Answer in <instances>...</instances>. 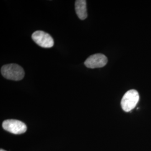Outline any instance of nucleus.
I'll return each mask as SVG.
<instances>
[{
	"label": "nucleus",
	"mask_w": 151,
	"mask_h": 151,
	"mask_svg": "<svg viewBox=\"0 0 151 151\" xmlns=\"http://www.w3.org/2000/svg\"><path fill=\"white\" fill-rule=\"evenodd\" d=\"M1 72L6 78L14 81L21 80L25 76L23 68L16 64L4 65L1 68Z\"/></svg>",
	"instance_id": "f257e3e1"
},
{
	"label": "nucleus",
	"mask_w": 151,
	"mask_h": 151,
	"mask_svg": "<svg viewBox=\"0 0 151 151\" xmlns=\"http://www.w3.org/2000/svg\"><path fill=\"white\" fill-rule=\"evenodd\" d=\"M139 95L135 90H130L127 92L121 101V106L125 112H129L135 108L139 101Z\"/></svg>",
	"instance_id": "f03ea898"
},
{
	"label": "nucleus",
	"mask_w": 151,
	"mask_h": 151,
	"mask_svg": "<svg viewBox=\"0 0 151 151\" xmlns=\"http://www.w3.org/2000/svg\"><path fill=\"white\" fill-rule=\"evenodd\" d=\"M2 127L6 131L15 134H23L27 130L26 124L15 119L6 120L2 123Z\"/></svg>",
	"instance_id": "7ed1b4c3"
},
{
	"label": "nucleus",
	"mask_w": 151,
	"mask_h": 151,
	"mask_svg": "<svg viewBox=\"0 0 151 151\" xmlns=\"http://www.w3.org/2000/svg\"><path fill=\"white\" fill-rule=\"evenodd\" d=\"M32 40L38 45L45 48H52L54 45V40L52 37L47 32L38 30L32 34Z\"/></svg>",
	"instance_id": "20e7f679"
},
{
	"label": "nucleus",
	"mask_w": 151,
	"mask_h": 151,
	"mask_svg": "<svg viewBox=\"0 0 151 151\" xmlns=\"http://www.w3.org/2000/svg\"><path fill=\"white\" fill-rule=\"evenodd\" d=\"M108 63L107 57L103 54L97 53L90 55L87 59L84 64L89 68H97L104 67Z\"/></svg>",
	"instance_id": "39448f33"
},
{
	"label": "nucleus",
	"mask_w": 151,
	"mask_h": 151,
	"mask_svg": "<svg viewBox=\"0 0 151 151\" xmlns=\"http://www.w3.org/2000/svg\"><path fill=\"white\" fill-rule=\"evenodd\" d=\"M76 12L78 18L81 20H85L87 17L86 1L77 0L75 2Z\"/></svg>",
	"instance_id": "423d86ee"
},
{
	"label": "nucleus",
	"mask_w": 151,
	"mask_h": 151,
	"mask_svg": "<svg viewBox=\"0 0 151 151\" xmlns=\"http://www.w3.org/2000/svg\"><path fill=\"white\" fill-rule=\"evenodd\" d=\"M0 151H5V150H2V149H1V150H0Z\"/></svg>",
	"instance_id": "0eeeda50"
}]
</instances>
